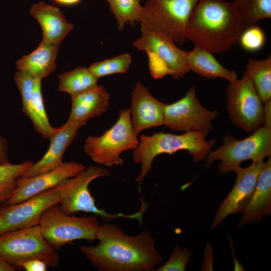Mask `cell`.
I'll return each instance as SVG.
<instances>
[{
    "label": "cell",
    "mask_w": 271,
    "mask_h": 271,
    "mask_svg": "<svg viewBox=\"0 0 271 271\" xmlns=\"http://www.w3.org/2000/svg\"><path fill=\"white\" fill-rule=\"evenodd\" d=\"M96 240L95 246L79 248L100 271H153L163 261L150 231L128 235L117 225L105 222L100 225Z\"/></svg>",
    "instance_id": "cell-1"
},
{
    "label": "cell",
    "mask_w": 271,
    "mask_h": 271,
    "mask_svg": "<svg viewBox=\"0 0 271 271\" xmlns=\"http://www.w3.org/2000/svg\"><path fill=\"white\" fill-rule=\"evenodd\" d=\"M246 28L232 2L200 0L190 17L187 39L212 53L231 49Z\"/></svg>",
    "instance_id": "cell-2"
},
{
    "label": "cell",
    "mask_w": 271,
    "mask_h": 271,
    "mask_svg": "<svg viewBox=\"0 0 271 271\" xmlns=\"http://www.w3.org/2000/svg\"><path fill=\"white\" fill-rule=\"evenodd\" d=\"M208 133L206 131H188L175 134L159 132L151 136L142 135L137 147L133 151L134 162L141 165L136 182H142L150 172L154 159L162 154L172 155L186 150L195 162L205 160L215 144L214 140H206Z\"/></svg>",
    "instance_id": "cell-3"
},
{
    "label": "cell",
    "mask_w": 271,
    "mask_h": 271,
    "mask_svg": "<svg viewBox=\"0 0 271 271\" xmlns=\"http://www.w3.org/2000/svg\"><path fill=\"white\" fill-rule=\"evenodd\" d=\"M108 169L96 166H91L75 176L66 179L55 187L59 196V205L64 213L71 215L82 211L91 213L100 217L103 220L109 222L119 217L138 219L143 223V215L148 208V205L142 199L140 209L132 214L122 213L111 214L98 208L95 200L89 190V184L94 179L111 175Z\"/></svg>",
    "instance_id": "cell-4"
},
{
    "label": "cell",
    "mask_w": 271,
    "mask_h": 271,
    "mask_svg": "<svg viewBox=\"0 0 271 271\" xmlns=\"http://www.w3.org/2000/svg\"><path fill=\"white\" fill-rule=\"evenodd\" d=\"M200 0H148L140 22L151 31L182 45L191 13Z\"/></svg>",
    "instance_id": "cell-5"
},
{
    "label": "cell",
    "mask_w": 271,
    "mask_h": 271,
    "mask_svg": "<svg viewBox=\"0 0 271 271\" xmlns=\"http://www.w3.org/2000/svg\"><path fill=\"white\" fill-rule=\"evenodd\" d=\"M271 156V127L265 125L248 137L239 140L228 133L222 139V145L210 152L205 158V167H209L216 161H220L217 173L222 175L235 172L245 161H263Z\"/></svg>",
    "instance_id": "cell-6"
},
{
    "label": "cell",
    "mask_w": 271,
    "mask_h": 271,
    "mask_svg": "<svg viewBox=\"0 0 271 271\" xmlns=\"http://www.w3.org/2000/svg\"><path fill=\"white\" fill-rule=\"evenodd\" d=\"M139 142L138 135L132 126L129 109H124L119 111L117 121L102 135L88 136L83 149L94 162L111 167L123 165L121 154L133 150Z\"/></svg>",
    "instance_id": "cell-7"
},
{
    "label": "cell",
    "mask_w": 271,
    "mask_h": 271,
    "mask_svg": "<svg viewBox=\"0 0 271 271\" xmlns=\"http://www.w3.org/2000/svg\"><path fill=\"white\" fill-rule=\"evenodd\" d=\"M38 225L45 241L56 250L76 240L93 242L100 224L95 215L70 216L63 213L57 204L43 212Z\"/></svg>",
    "instance_id": "cell-8"
},
{
    "label": "cell",
    "mask_w": 271,
    "mask_h": 271,
    "mask_svg": "<svg viewBox=\"0 0 271 271\" xmlns=\"http://www.w3.org/2000/svg\"><path fill=\"white\" fill-rule=\"evenodd\" d=\"M0 257L15 268L32 259L42 260L51 267L60 262L59 254L45 241L39 225L0 235Z\"/></svg>",
    "instance_id": "cell-9"
},
{
    "label": "cell",
    "mask_w": 271,
    "mask_h": 271,
    "mask_svg": "<svg viewBox=\"0 0 271 271\" xmlns=\"http://www.w3.org/2000/svg\"><path fill=\"white\" fill-rule=\"evenodd\" d=\"M141 26V36L133 42V47L147 53L149 69L154 78L169 75L178 79L190 71L185 60V51L168 38Z\"/></svg>",
    "instance_id": "cell-10"
},
{
    "label": "cell",
    "mask_w": 271,
    "mask_h": 271,
    "mask_svg": "<svg viewBox=\"0 0 271 271\" xmlns=\"http://www.w3.org/2000/svg\"><path fill=\"white\" fill-rule=\"evenodd\" d=\"M226 97L228 117L234 126L250 133L264 124L262 102L245 73L241 79L229 82Z\"/></svg>",
    "instance_id": "cell-11"
},
{
    "label": "cell",
    "mask_w": 271,
    "mask_h": 271,
    "mask_svg": "<svg viewBox=\"0 0 271 271\" xmlns=\"http://www.w3.org/2000/svg\"><path fill=\"white\" fill-rule=\"evenodd\" d=\"M196 91V87L192 86L183 98L172 104H166L164 125L182 132H209L213 128L212 121L219 113L204 107L198 100Z\"/></svg>",
    "instance_id": "cell-12"
},
{
    "label": "cell",
    "mask_w": 271,
    "mask_h": 271,
    "mask_svg": "<svg viewBox=\"0 0 271 271\" xmlns=\"http://www.w3.org/2000/svg\"><path fill=\"white\" fill-rule=\"evenodd\" d=\"M59 201L54 187L22 202L0 206V235L38 225L43 212Z\"/></svg>",
    "instance_id": "cell-13"
},
{
    "label": "cell",
    "mask_w": 271,
    "mask_h": 271,
    "mask_svg": "<svg viewBox=\"0 0 271 271\" xmlns=\"http://www.w3.org/2000/svg\"><path fill=\"white\" fill-rule=\"evenodd\" d=\"M263 161H252L248 167H239L234 172L237 175L235 183L228 195L219 205L211 225L212 229L221 223L228 216L242 213L255 189Z\"/></svg>",
    "instance_id": "cell-14"
},
{
    "label": "cell",
    "mask_w": 271,
    "mask_h": 271,
    "mask_svg": "<svg viewBox=\"0 0 271 271\" xmlns=\"http://www.w3.org/2000/svg\"><path fill=\"white\" fill-rule=\"evenodd\" d=\"M85 169L76 162L63 163L58 168L34 177L18 178L13 195L4 205L16 204L54 188L64 180L73 177Z\"/></svg>",
    "instance_id": "cell-15"
},
{
    "label": "cell",
    "mask_w": 271,
    "mask_h": 271,
    "mask_svg": "<svg viewBox=\"0 0 271 271\" xmlns=\"http://www.w3.org/2000/svg\"><path fill=\"white\" fill-rule=\"evenodd\" d=\"M85 124L79 121H67L63 126L55 128L50 137V146L44 156L33 163L19 177L25 179L49 172L61 166L64 154L77 135L79 129Z\"/></svg>",
    "instance_id": "cell-16"
},
{
    "label": "cell",
    "mask_w": 271,
    "mask_h": 271,
    "mask_svg": "<svg viewBox=\"0 0 271 271\" xmlns=\"http://www.w3.org/2000/svg\"><path fill=\"white\" fill-rule=\"evenodd\" d=\"M166 104L155 98L139 81L131 93L129 109L134 132L138 136L143 130L164 125Z\"/></svg>",
    "instance_id": "cell-17"
},
{
    "label": "cell",
    "mask_w": 271,
    "mask_h": 271,
    "mask_svg": "<svg viewBox=\"0 0 271 271\" xmlns=\"http://www.w3.org/2000/svg\"><path fill=\"white\" fill-rule=\"evenodd\" d=\"M237 229L248 223L259 222L263 217L271 215V159L264 162L257 181Z\"/></svg>",
    "instance_id": "cell-18"
},
{
    "label": "cell",
    "mask_w": 271,
    "mask_h": 271,
    "mask_svg": "<svg viewBox=\"0 0 271 271\" xmlns=\"http://www.w3.org/2000/svg\"><path fill=\"white\" fill-rule=\"evenodd\" d=\"M30 14L39 23L43 39L48 41L60 44L73 29V26L66 20L59 8L44 2L32 5Z\"/></svg>",
    "instance_id": "cell-19"
},
{
    "label": "cell",
    "mask_w": 271,
    "mask_h": 271,
    "mask_svg": "<svg viewBox=\"0 0 271 271\" xmlns=\"http://www.w3.org/2000/svg\"><path fill=\"white\" fill-rule=\"evenodd\" d=\"M71 98L69 121L79 120L86 123L104 113L109 107V93L101 85H97Z\"/></svg>",
    "instance_id": "cell-20"
},
{
    "label": "cell",
    "mask_w": 271,
    "mask_h": 271,
    "mask_svg": "<svg viewBox=\"0 0 271 271\" xmlns=\"http://www.w3.org/2000/svg\"><path fill=\"white\" fill-rule=\"evenodd\" d=\"M60 44L42 39L37 48L30 54L23 56L16 62L18 70L33 78L48 76L55 69V59Z\"/></svg>",
    "instance_id": "cell-21"
},
{
    "label": "cell",
    "mask_w": 271,
    "mask_h": 271,
    "mask_svg": "<svg viewBox=\"0 0 271 271\" xmlns=\"http://www.w3.org/2000/svg\"><path fill=\"white\" fill-rule=\"evenodd\" d=\"M213 54L195 46L191 51H185V60L190 70L204 78H222L229 82L236 81L237 74L235 71L228 70L222 66Z\"/></svg>",
    "instance_id": "cell-22"
},
{
    "label": "cell",
    "mask_w": 271,
    "mask_h": 271,
    "mask_svg": "<svg viewBox=\"0 0 271 271\" xmlns=\"http://www.w3.org/2000/svg\"><path fill=\"white\" fill-rule=\"evenodd\" d=\"M244 72L250 79L262 102L271 98V55L259 60L249 59Z\"/></svg>",
    "instance_id": "cell-23"
},
{
    "label": "cell",
    "mask_w": 271,
    "mask_h": 271,
    "mask_svg": "<svg viewBox=\"0 0 271 271\" xmlns=\"http://www.w3.org/2000/svg\"><path fill=\"white\" fill-rule=\"evenodd\" d=\"M60 91L75 96L97 85L98 79L90 71L88 68L77 67L58 76Z\"/></svg>",
    "instance_id": "cell-24"
},
{
    "label": "cell",
    "mask_w": 271,
    "mask_h": 271,
    "mask_svg": "<svg viewBox=\"0 0 271 271\" xmlns=\"http://www.w3.org/2000/svg\"><path fill=\"white\" fill-rule=\"evenodd\" d=\"M15 80L21 95L23 112L31 120L35 130L45 138H48L47 133L37 117L32 106L35 78L17 70L15 74Z\"/></svg>",
    "instance_id": "cell-25"
},
{
    "label": "cell",
    "mask_w": 271,
    "mask_h": 271,
    "mask_svg": "<svg viewBox=\"0 0 271 271\" xmlns=\"http://www.w3.org/2000/svg\"><path fill=\"white\" fill-rule=\"evenodd\" d=\"M232 3L246 27L271 18V0H234Z\"/></svg>",
    "instance_id": "cell-26"
},
{
    "label": "cell",
    "mask_w": 271,
    "mask_h": 271,
    "mask_svg": "<svg viewBox=\"0 0 271 271\" xmlns=\"http://www.w3.org/2000/svg\"><path fill=\"white\" fill-rule=\"evenodd\" d=\"M109 5L111 12L114 15L118 26L121 31L126 24L134 26L140 22L143 9L141 2L143 0H106Z\"/></svg>",
    "instance_id": "cell-27"
},
{
    "label": "cell",
    "mask_w": 271,
    "mask_h": 271,
    "mask_svg": "<svg viewBox=\"0 0 271 271\" xmlns=\"http://www.w3.org/2000/svg\"><path fill=\"white\" fill-rule=\"evenodd\" d=\"M32 164L30 161H25L18 164L0 165V205L13 195L17 179Z\"/></svg>",
    "instance_id": "cell-28"
},
{
    "label": "cell",
    "mask_w": 271,
    "mask_h": 271,
    "mask_svg": "<svg viewBox=\"0 0 271 271\" xmlns=\"http://www.w3.org/2000/svg\"><path fill=\"white\" fill-rule=\"evenodd\" d=\"M131 56L127 53L92 64L89 68L92 74L97 79L118 73H126L131 63Z\"/></svg>",
    "instance_id": "cell-29"
},
{
    "label": "cell",
    "mask_w": 271,
    "mask_h": 271,
    "mask_svg": "<svg viewBox=\"0 0 271 271\" xmlns=\"http://www.w3.org/2000/svg\"><path fill=\"white\" fill-rule=\"evenodd\" d=\"M241 47L245 51L255 52L265 45L266 36L262 29L255 25L246 27L241 33L239 41Z\"/></svg>",
    "instance_id": "cell-30"
},
{
    "label": "cell",
    "mask_w": 271,
    "mask_h": 271,
    "mask_svg": "<svg viewBox=\"0 0 271 271\" xmlns=\"http://www.w3.org/2000/svg\"><path fill=\"white\" fill-rule=\"evenodd\" d=\"M41 81L42 79L41 78H35L32 97V106L37 117L47 133L48 138H49L54 132L55 128L50 124L45 109L41 91Z\"/></svg>",
    "instance_id": "cell-31"
},
{
    "label": "cell",
    "mask_w": 271,
    "mask_h": 271,
    "mask_svg": "<svg viewBox=\"0 0 271 271\" xmlns=\"http://www.w3.org/2000/svg\"><path fill=\"white\" fill-rule=\"evenodd\" d=\"M191 257V250L180 249L179 246L177 245L167 261L156 271H184Z\"/></svg>",
    "instance_id": "cell-32"
},
{
    "label": "cell",
    "mask_w": 271,
    "mask_h": 271,
    "mask_svg": "<svg viewBox=\"0 0 271 271\" xmlns=\"http://www.w3.org/2000/svg\"><path fill=\"white\" fill-rule=\"evenodd\" d=\"M48 266L47 264L42 260L32 259L23 262L21 268L27 271H46Z\"/></svg>",
    "instance_id": "cell-33"
},
{
    "label": "cell",
    "mask_w": 271,
    "mask_h": 271,
    "mask_svg": "<svg viewBox=\"0 0 271 271\" xmlns=\"http://www.w3.org/2000/svg\"><path fill=\"white\" fill-rule=\"evenodd\" d=\"M8 142L0 136V165L10 163L8 157Z\"/></svg>",
    "instance_id": "cell-34"
},
{
    "label": "cell",
    "mask_w": 271,
    "mask_h": 271,
    "mask_svg": "<svg viewBox=\"0 0 271 271\" xmlns=\"http://www.w3.org/2000/svg\"><path fill=\"white\" fill-rule=\"evenodd\" d=\"M263 106L264 124L269 127H271V99L264 102Z\"/></svg>",
    "instance_id": "cell-35"
},
{
    "label": "cell",
    "mask_w": 271,
    "mask_h": 271,
    "mask_svg": "<svg viewBox=\"0 0 271 271\" xmlns=\"http://www.w3.org/2000/svg\"><path fill=\"white\" fill-rule=\"evenodd\" d=\"M53 4L63 6H72L80 3L82 0H51Z\"/></svg>",
    "instance_id": "cell-36"
},
{
    "label": "cell",
    "mask_w": 271,
    "mask_h": 271,
    "mask_svg": "<svg viewBox=\"0 0 271 271\" xmlns=\"http://www.w3.org/2000/svg\"><path fill=\"white\" fill-rule=\"evenodd\" d=\"M16 268L0 257V271H14Z\"/></svg>",
    "instance_id": "cell-37"
},
{
    "label": "cell",
    "mask_w": 271,
    "mask_h": 271,
    "mask_svg": "<svg viewBox=\"0 0 271 271\" xmlns=\"http://www.w3.org/2000/svg\"><path fill=\"white\" fill-rule=\"evenodd\" d=\"M0 206H1V205H0Z\"/></svg>",
    "instance_id": "cell-38"
}]
</instances>
